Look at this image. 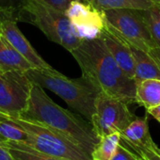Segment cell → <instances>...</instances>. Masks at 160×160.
Masks as SVG:
<instances>
[{"mask_svg": "<svg viewBox=\"0 0 160 160\" xmlns=\"http://www.w3.org/2000/svg\"><path fill=\"white\" fill-rule=\"evenodd\" d=\"M71 54L81 69L82 75L101 92L128 105L136 103V80L121 69L102 36L92 41H83Z\"/></svg>", "mask_w": 160, "mask_h": 160, "instance_id": "6da1fadb", "label": "cell"}, {"mask_svg": "<svg viewBox=\"0 0 160 160\" xmlns=\"http://www.w3.org/2000/svg\"><path fill=\"white\" fill-rule=\"evenodd\" d=\"M20 117L58 131L91 155L100 142L91 122L56 104L43 88L36 84L32 86L28 108Z\"/></svg>", "mask_w": 160, "mask_h": 160, "instance_id": "7a4b0ae2", "label": "cell"}, {"mask_svg": "<svg viewBox=\"0 0 160 160\" xmlns=\"http://www.w3.org/2000/svg\"><path fill=\"white\" fill-rule=\"evenodd\" d=\"M26 73L33 84L51 91L70 108L92 122L95 112V101L101 92L87 77L82 75L78 78H69L57 70L38 68H32Z\"/></svg>", "mask_w": 160, "mask_h": 160, "instance_id": "3957f363", "label": "cell"}, {"mask_svg": "<svg viewBox=\"0 0 160 160\" xmlns=\"http://www.w3.org/2000/svg\"><path fill=\"white\" fill-rule=\"evenodd\" d=\"M19 21L37 27L48 40L61 45L70 53L83 42L74 32L65 12L43 0H23L19 8Z\"/></svg>", "mask_w": 160, "mask_h": 160, "instance_id": "277c9868", "label": "cell"}, {"mask_svg": "<svg viewBox=\"0 0 160 160\" xmlns=\"http://www.w3.org/2000/svg\"><path fill=\"white\" fill-rule=\"evenodd\" d=\"M28 133V145L36 150L63 160H92L84 149L58 131L35 121L23 117H9Z\"/></svg>", "mask_w": 160, "mask_h": 160, "instance_id": "5b68a950", "label": "cell"}, {"mask_svg": "<svg viewBox=\"0 0 160 160\" xmlns=\"http://www.w3.org/2000/svg\"><path fill=\"white\" fill-rule=\"evenodd\" d=\"M102 12L108 27L131 46L148 53L156 47L141 10L120 9Z\"/></svg>", "mask_w": 160, "mask_h": 160, "instance_id": "8992f818", "label": "cell"}, {"mask_svg": "<svg viewBox=\"0 0 160 160\" xmlns=\"http://www.w3.org/2000/svg\"><path fill=\"white\" fill-rule=\"evenodd\" d=\"M136 118L128 104L100 92L95 101V112L91 122L101 138L112 133H122Z\"/></svg>", "mask_w": 160, "mask_h": 160, "instance_id": "52a82bcc", "label": "cell"}, {"mask_svg": "<svg viewBox=\"0 0 160 160\" xmlns=\"http://www.w3.org/2000/svg\"><path fill=\"white\" fill-rule=\"evenodd\" d=\"M33 83L22 71H0V112L20 117L28 108Z\"/></svg>", "mask_w": 160, "mask_h": 160, "instance_id": "ba28073f", "label": "cell"}, {"mask_svg": "<svg viewBox=\"0 0 160 160\" xmlns=\"http://www.w3.org/2000/svg\"><path fill=\"white\" fill-rule=\"evenodd\" d=\"M19 21V9H0V36L3 37L11 45L17 49L28 61L38 69L55 70L49 65L33 48L28 40L17 26Z\"/></svg>", "mask_w": 160, "mask_h": 160, "instance_id": "9c48e42d", "label": "cell"}, {"mask_svg": "<svg viewBox=\"0 0 160 160\" xmlns=\"http://www.w3.org/2000/svg\"><path fill=\"white\" fill-rule=\"evenodd\" d=\"M65 14L74 32L82 41L100 38L106 28L107 24L103 12L82 0H72Z\"/></svg>", "mask_w": 160, "mask_h": 160, "instance_id": "30bf717a", "label": "cell"}, {"mask_svg": "<svg viewBox=\"0 0 160 160\" xmlns=\"http://www.w3.org/2000/svg\"><path fill=\"white\" fill-rule=\"evenodd\" d=\"M102 38L121 69L130 78L135 79V58L132 52V46L109 28L108 25H106Z\"/></svg>", "mask_w": 160, "mask_h": 160, "instance_id": "8fae6325", "label": "cell"}, {"mask_svg": "<svg viewBox=\"0 0 160 160\" xmlns=\"http://www.w3.org/2000/svg\"><path fill=\"white\" fill-rule=\"evenodd\" d=\"M122 141L130 148L147 147L153 143L149 131L148 117H137L122 133Z\"/></svg>", "mask_w": 160, "mask_h": 160, "instance_id": "7c38bea8", "label": "cell"}, {"mask_svg": "<svg viewBox=\"0 0 160 160\" xmlns=\"http://www.w3.org/2000/svg\"><path fill=\"white\" fill-rule=\"evenodd\" d=\"M35 68L17 49L0 36V70L27 72Z\"/></svg>", "mask_w": 160, "mask_h": 160, "instance_id": "4fadbf2b", "label": "cell"}, {"mask_svg": "<svg viewBox=\"0 0 160 160\" xmlns=\"http://www.w3.org/2000/svg\"><path fill=\"white\" fill-rule=\"evenodd\" d=\"M135 58L136 82L146 79H160V68L150 53L132 46Z\"/></svg>", "mask_w": 160, "mask_h": 160, "instance_id": "5bb4252c", "label": "cell"}, {"mask_svg": "<svg viewBox=\"0 0 160 160\" xmlns=\"http://www.w3.org/2000/svg\"><path fill=\"white\" fill-rule=\"evenodd\" d=\"M136 104L146 110L160 105V79L136 82Z\"/></svg>", "mask_w": 160, "mask_h": 160, "instance_id": "9a60e30c", "label": "cell"}, {"mask_svg": "<svg viewBox=\"0 0 160 160\" xmlns=\"http://www.w3.org/2000/svg\"><path fill=\"white\" fill-rule=\"evenodd\" d=\"M99 11L132 9L146 10L153 5L151 0H82Z\"/></svg>", "mask_w": 160, "mask_h": 160, "instance_id": "2e32d148", "label": "cell"}, {"mask_svg": "<svg viewBox=\"0 0 160 160\" xmlns=\"http://www.w3.org/2000/svg\"><path fill=\"white\" fill-rule=\"evenodd\" d=\"M5 142L14 160H63L43 153L27 143L7 139H5Z\"/></svg>", "mask_w": 160, "mask_h": 160, "instance_id": "e0dca14e", "label": "cell"}, {"mask_svg": "<svg viewBox=\"0 0 160 160\" xmlns=\"http://www.w3.org/2000/svg\"><path fill=\"white\" fill-rule=\"evenodd\" d=\"M122 141L121 133L116 132L100 138V142L92 153V160H111Z\"/></svg>", "mask_w": 160, "mask_h": 160, "instance_id": "ac0fdd59", "label": "cell"}, {"mask_svg": "<svg viewBox=\"0 0 160 160\" xmlns=\"http://www.w3.org/2000/svg\"><path fill=\"white\" fill-rule=\"evenodd\" d=\"M0 136L3 138L15 142L28 144L29 138L25 129L11 120L9 116L0 118Z\"/></svg>", "mask_w": 160, "mask_h": 160, "instance_id": "d6986e66", "label": "cell"}, {"mask_svg": "<svg viewBox=\"0 0 160 160\" xmlns=\"http://www.w3.org/2000/svg\"><path fill=\"white\" fill-rule=\"evenodd\" d=\"M141 13L156 47L160 48V4L153 3L150 8L141 10Z\"/></svg>", "mask_w": 160, "mask_h": 160, "instance_id": "ffe728a7", "label": "cell"}, {"mask_svg": "<svg viewBox=\"0 0 160 160\" xmlns=\"http://www.w3.org/2000/svg\"><path fill=\"white\" fill-rule=\"evenodd\" d=\"M133 150L145 160H160V149L154 142L147 147L134 148Z\"/></svg>", "mask_w": 160, "mask_h": 160, "instance_id": "44dd1931", "label": "cell"}, {"mask_svg": "<svg viewBox=\"0 0 160 160\" xmlns=\"http://www.w3.org/2000/svg\"><path fill=\"white\" fill-rule=\"evenodd\" d=\"M138 158L139 155L138 153H135L130 149L126 148L122 143H120L111 160H138Z\"/></svg>", "mask_w": 160, "mask_h": 160, "instance_id": "7402d4cb", "label": "cell"}, {"mask_svg": "<svg viewBox=\"0 0 160 160\" xmlns=\"http://www.w3.org/2000/svg\"><path fill=\"white\" fill-rule=\"evenodd\" d=\"M0 160H14L8 149L5 138L1 136H0Z\"/></svg>", "mask_w": 160, "mask_h": 160, "instance_id": "603a6c76", "label": "cell"}, {"mask_svg": "<svg viewBox=\"0 0 160 160\" xmlns=\"http://www.w3.org/2000/svg\"><path fill=\"white\" fill-rule=\"evenodd\" d=\"M44 2H46L47 4L55 7L56 9H58L62 12H65L72 0H43Z\"/></svg>", "mask_w": 160, "mask_h": 160, "instance_id": "cb8c5ba5", "label": "cell"}, {"mask_svg": "<svg viewBox=\"0 0 160 160\" xmlns=\"http://www.w3.org/2000/svg\"><path fill=\"white\" fill-rule=\"evenodd\" d=\"M23 0H0V9L1 8H14L19 9Z\"/></svg>", "mask_w": 160, "mask_h": 160, "instance_id": "d4e9b609", "label": "cell"}, {"mask_svg": "<svg viewBox=\"0 0 160 160\" xmlns=\"http://www.w3.org/2000/svg\"><path fill=\"white\" fill-rule=\"evenodd\" d=\"M146 111H147V113L149 115H151L152 118H154L160 123V105L159 106H156V107H153L152 108H149Z\"/></svg>", "mask_w": 160, "mask_h": 160, "instance_id": "484cf974", "label": "cell"}, {"mask_svg": "<svg viewBox=\"0 0 160 160\" xmlns=\"http://www.w3.org/2000/svg\"><path fill=\"white\" fill-rule=\"evenodd\" d=\"M149 53L153 58V59L156 61V63L158 64V66L160 68V48L159 47H155V48L152 49Z\"/></svg>", "mask_w": 160, "mask_h": 160, "instance_id": "4316f807", "label": "cell"}, {"mask_svg": "<svg viewBox=\"0 0 160 160\" xmlns=\"http://www.w3.org/2000/svg\"><path fill=\"white\" fill-rule=\"evenodd\" d=\"M151 1L155 3V4H160V0H151Z\"/></svg>", "mask_w": 160, "mask_h": 160, "instance_id": "83f0119b", "label": "cell"}, {"mask_svg": "<svg viewBox=\"0 0 160 160\" xmlns=\"http://www.w3.org/2000/svg\"><path fill=\"white\" fill-rule=\"evenodd\" d=\"M8 115H6V114H4V113H2V112H0V118H3V117H7Z\"/></svg>", "mask_w": 160, "mask_h": 160, "instance_id": "f1b7e54d", "label": "cell"}, {"mask_svg": "<svg viewBox=\"0 0 160 160\" xmlns=\"http://www.w3.org/2000/svg\"><path fill=\"white\" fill-rule=\"evenodd\" d=\"M138 160H145V159H143V158H142V157H141V156L139 155V158H138Z\"/></svg>", "mask_w": 160, "mask_h": 160, "instance_id": "f546056e", "label": "cell"}, {"mask_svg": "<svg viewBox=\"0 0 160 160\" xmlns=\"http://www.w3.org/2000/svg\"><path fill=\"white\" fill-rule=\"evenodd\" d=\"M0 71H1V70H0Z\"/></svg>", "mask_w": 160, "mask_h": 160, "instance_id": "4dcf8cb0", "label": "cell"}]
</instances>
